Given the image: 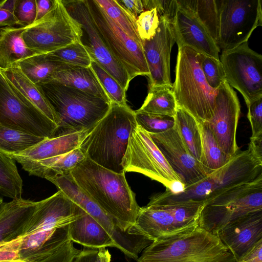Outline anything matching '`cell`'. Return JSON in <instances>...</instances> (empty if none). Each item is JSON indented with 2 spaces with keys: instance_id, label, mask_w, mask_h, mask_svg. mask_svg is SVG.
<instances>
[{
  "instance_id": "cell-4",
  "label": "cell",
  "mask_w": 262,
  "mask_h": 262,
  "mask_svg": "<svg viewBox=\"0 0 262 262\" xmlns=\"http://www.w3.org/2000/svg\"><path fill=\"white\" fill-rule=\"evenodd\" d=\"M137 125L135 111L127 104L111 103L106 115L89 133L80 147L86 157L118 173H125L122 160L130 133Z\"/></svg>"
},
{
  "instance_id": "cell-21",
  "label": "cell",
  "mask_w": 262,
  "mask_h": 262,
  "mask_svg": "<svg viewBox=\"0 0 262 262\" xmlns=\"http://www.w3.org/2000/svg\"><path fill=\"white\" fill-rule=\"evenodd\" d=\"M90 131L46 138L17 154H7L20 165L39 161L71 151L79 147Z\"/></svg>"
},
{
  "instance_id": "cell-16",
  "label": "cell",
  "mask_w": 262,
  "mask_h": 262,
  "mask_svg": "<svg viewBox=\"0 0 262 262\" xmlns=\"http://www.w3.org/2000/svg\"><path fill=\"white\" fill-rule=\"evenodd\" d=\"M149 135L180 179L183 189L194 184L213 172L191 155L176 125L165 132Z\"/></svg>"
},
{
  "instance_id": "cell-23",
  "label": "cell",
  "mask_w": 262,
  "mask_h": 262,
  "mask_svg": "<svg viewBox=\"0 0 262 262\" xmlns=\"http://www.w3.org/2000/svg\"><path fill=\"white\" fill-rule=\"evenodd\" d=\"M46 179L54 184L70 200L97 221L105 230L111 229L115 220L102 210L76 183L70 172Z\"/></svg>"
},
{
  "instance_id": "cell-2",
  "label": "cell",
  "mask_w": 262,
  "mask_h": 262,
  "mask_svg": "<svg viewBox=\"0 0 262 262\" xmlns=\"http://www.w3.org/2000/svg\"><path fill=\"white\" fill-rule=\"evenodd\" d=\"M37 84L54 115L57 126L54 137L91 131L111 107L110 101L58 82Z\"/></svg>"
},
{
  "instance_id": "cell-41",
  "label": "cell",
  "mask_w": 262,
  "mask_h": 262,
  "mask_svg": "<svg viewBox=\"0 0 262 262\" xmlns=\"http://www.w3.org/2000/svg\"><path fill=\"white\" fill-rule=\"evenodd\" d=\"M159 23V16L155 8L142 12L136 21L137 33L141 40L152 39L156 33Z\"/></svg>"
},
{
  "instance_id": "cell-34",
  "label": "cell",
  "mask_w": 262,
  "mask_h": 262,
  "mask_svg": "<svg viewBox=\"0 0 262 262\" xmlns=\"http://www.w3.org/2000/svg\"><path fill=\"white\" fill-rule=\"evenodd\" d=\"M202 139L203 164L212 171L226 165L231 158L219 146L208 122H200Z\"/></svg>"
},
{
  "instance_id": "cell-22",
  "label": "cell",
  "mask_w": 262,
  "mask_h": 262,
  "mask_svg": "<svg viewBox=\"0 0 262 262\" xmlns=\"http://www.w3.org/2000/svg\"><path fill=\"white\" fill-rule=\"evenodd\" d=\"M39 201L22 198L0 206V244L20 236L36 210Z\"/></svg>"
},
{
  "instance_id": "cell-53",
  "label": "cell",
  "mask_w": 262,
  "mask_h": 262,
  "mask_svg": "<svg viewBox=\"0 0 262 262\" xmlns=\"http://www.w3.org/2000/svg\"><path fill=\"white\" fill-rule=\"evenodd\" d=\"M16 0L0 1V9L7 10L13 13Z\"/></svg>"
},
{
  "instance_id": "cell-13",
  "label": "cell",
  "mask_w": 262,
  "mask_h": 262,
  "mask_svg": "<svg viewBox=\"0 0 262 262\" xmlns=\"http://www.w3.org/2000/svg\"><path fill=\"white\" fill-rule=\"evenodd\" d=\"M262 26L261 0H220L219 30L216 45L222 51L248 42Z\"/></svg>"
},
{
  "instance_id": "cell-49",
  "label": "cell",
  "mask_w": 262,
  "mask_h": 262,
  "mask_svg": "<svg viewBox=\"0 0 262 262\" xmlns=\"http://www.w3.org/2000/svg\"><path fill=\"white\" fill-rule=\"evenodd\" d=\"M98 252V249L84 247L73 262H95Z\"/></svg>"
},
{
  "instance_id": "cell-48",
  "label": "cell",
  "mask_w": 262,
  "mask_h": 262,
  "mask_svg": "<svg viewBox=\"0 0 262 262\" xmlns=\"http://www.w3.org/2000/svg\"><path fill=\"white\" fill-rule=\"evenodd\" d=\"M248 150L258 162L262 163V135L251 137Z\"/></svg>"
},
{
  "instance_id": "cell-43",
  "label": "cell",
  "mask_w": 262,
  "mask_h": 262,
  "mask_svg": "<svg viewBox=\"0 0 262 262\" xmlns=\"http://www.w3.org/2000/svg\"><path fill=\"white\" fill-rule=\"evenodd\" d=\"M144 10L155 8L159 18H163L171 24L178 8L177 0H142Z\"/></svg>"
},
{
  "instance_id": "cell-50",
  "label": "cell",
  "mask_w": 262,
  "mask_h": 262,
  "mask_svg": "<svg viewBox=\"0 0 262 262\" xmlns=\"http://www.w3.org/2000/svg\"><path fill=\"white\" fill-rule=\"evenodd\" d=\"M36 16L35 21L43 17L51 9L54 0H35Z\"/></svg>"
},
{
  "instance_id": "cell-27",
  "label": "cell",
  "mask_w": 262,
  "mask_h": 262,
  "mask_svg": "<svg viewBox=\"0 0 262 262\" xmlns=\"http://www.w3.org/2000/svg\"><path fill=\"white\" fill-rule=\"evenodd\" d=\"M49 81L58 82L111 102L90 67H78L57 72L51 77Z\"/></svg>"
},
{
  "instance_id": "cell-42",
  "label": "cell",
  "mask_w": 262,
  "mask_h": 262,
  "mask_svg": "<svg viewBox=\"0 0 262 262\" xmlns=\"http://www.w3.org/2000/svg\"><path fill=\"white\" fill-rule=\"evenodd\" d=\"M13 14L17 25L27 27L35 21L36 7L35 0H16Z\"/></svg>"
},
{
  "instance_id": "cell-9",
  "label": "cell",
  "mask_w": 262,
  "mask_h": 262,
  "mask_svg": "<svg viewBox=\"0 0 262 262\" xmlns=\"http://www.w3.org/2000/svg\"><path fill=\"white\" fill-rule=\"evenodd\" d=\"M0 125L44 139L54 137L57 128L1 70Z\"/></svg>"
},
{
  "instance_id": "cell-45",
  "label": "cell",
  "mask_w": 262,
  "mask_h": 262,
  "mask_svg": "<svg viewBox=\"0 0 262 262\" xmlns=\"http://www.w3.org/2000/svg\"><path fill=\"white\" fill-rule=\"evenodd\" d=\"M80 251L74 246L73 242L69 241L56 252L51 262H73Z\"/></svg>"
},
{
  "instance_id": "cell-19",
  "label": "cell",
  "mask_w": 262,
  "mask_h": 262,
  "mask_svg": "<svg viewBox=\"0 0 262 262\" xmlns=\"http://www.w3.org/2000/svg\"><path fill=\"white\" fill-rule=\"evenodd\" d=\"M171 25L178 48L188 47L200 54L220 59V50L216 42L189 10L178 5Z\"/></svg>"
},
{
  "instance_id": "cell-52",
  "label": "cell",
  "mask_w": 262,
  "mask_h": 262,
  "mask_svg": "<svg viewBox=\"0 0 262 262\" xmlns=\"http://www.w3.org/2000/svg\"><path fill=\"white\" fill-rule=\"evenodd\" d=\"M111 255L105 247L98 248L95 262H111Z\"/></svg>"
},
{
  "instance_id": "cell-6",
  "label": "cell",
  "mask_w": 262,
  "mask_h": 262,
  "mask_svg": "<svg viewBox=\"0 0 262 262\" xmlns=\"http://www.w3.org/2000/svg\"><path fill=\"white\" fill-rule=\"evenodd\" d=\"M201 54L179 48L172 91L178 107L191 114L199 122L209 121L214 114L218 90L207 83L201 67Z\"/></svg>"
},
{
  "instance_id": "cell-40",
  "label": "cell",
  "mask_w": 262,
  "mask_h": 262,
  "mask_svg": "<svg viewBox=\"0 0 262 262\" xmlns=\"http://www.w3.org/2000/svg\"><path fill=\"white\" fill-rule=\"evenodd\" d=\"M201 67L207 83L211 88L218 90L226 81L220 59L201 54Z\"/></svg>"
},
{
  "instance_id": "cell-39",
  "label": "cell",
  "mask_w": 262,
  "mask_h": 262,
  "mask_svg": "<svg viewBox=\"0 0 262 262\" xmlns=\"http://www.w3.org/2000/svg\"><path fill=\"white\" fill-rule=\"evenodd\" d=\"M137 124L149 134H160L173 128L174 117L135 111Z\"/></svg>"
},
{
  "instance_id": "cell-29",
  "label": "cell",
  "mask_w": 262,
  "mask_h": 262,
  "mask_svg": "<svg viewBox=\"0 0 262 262\" xmlns=\"http://www.w3.org/2000/svg\"><path fill=\"white\" fill-rule=\"evenodd\" d=\"M0 70L25 97L55 123L54 113L38 84L31 81L18 67Z\"/></svg>"
},
{
  "instance_id": "cell-20",
  "label": "cell",
  "mask_w": 262,
  "mask_h": 262,
  "mask_svg": "<svg viewBox=\"0 0 262 262\" xmlns=\"http://www.w3.org/2000/svg\"><path fill=\"white\" fill-rule=\"evenodd\" d=\"M216 235L237 261L262 239V210L248 213L229 223Z\"/></svg>"
},
{
  "instance_id": "cell-17",
  "label": "cell",
  "mask_w": 262,
  "mask_h": 262,
  "mask_svg": "<svg viewBox=\"0 0 262 262\" xmlns=\"http://www.w3.org/2000/svg\"><path fill=\"white\" fill-rule=\"evenodd\" d=\"M240 113L236 93L225 81L218 89L214 114L208 122L219 146L230 158L239 151L236 134Z\"/></svg>"
},
{
  "instance_id": "cell-31",
  "label": "cell",
  "mask_w": 262,
  "mask_h": 262,
  "mask_svg": "<svg viewBox=\"0 0 262 262\" xmlns=\"http://www.w3.org/2000/svg\"><path fill=\"white\" fill-rule=\"evenodd\" d=\"M178 4L189 10L217 42L219 30L220 0H177Z\"/></svg>"
},
{
  "instance_id": "cell-51",
  "label": "cell",
  "mask_w": 262,
  "mask_h": 262,
  "mask_svg": "<svg viewBox=\"0 0 262 262\" xmlns=\"http://www.w3.org/2000/svg\"><path fill=\"white\" fill-rule=\"evenodd\" d=\"M17 25V21L13 13L0 9V27H12Z\"/></svg>"
},
{
  "instance_id": "cell-7",
  "label": "cell",
  "mask_w": 262,
  "mask_h": 262,
  "mask_svg": "<svg viewBox=\"0 0 262 262\" xmlns=\"http://www.w3.org/2000/svg\"><path fill=\"white\" fill-rule=\"evenodd\" d=\"M262 210V174L229 188L204 204L199 226L214 235L226 225L248 213Z\"/></svg>"
},
{
  "instance_id": "cell-5",
  "label": "cell",
  "mask_w": 262,
  "mask_h": 262,
  "mask_svg": "<svg viewBox=\"0 0 262 262\" xmlns=\"http://www.w3.org/2000/svg\"><path fill=\"white\" fill-rule=\"evenodd\" d=\"M137 262H236L216 235L199 226L154 241Z\"/></svg>"
},
{
  "instance_id": "cell-28",
  "label": "cell",
  "mask_w": 262,
  "mask_h": 262,
  "mask_svg": "<svg viewBox=\"0 0 262 262\" xmlns=\"http://www.w3.org/2000/svg\"><path fill=\"white\" fill-rule=\"evenodd\" d=\"M16 67L35 84L48 82L51 77L57 72L78 67L55 60L49 53L28 57L20 61Z\"/></svg>"
},
{
  "instance_id": "cell-47",
  "label": "cell",
  "mask_w": 262,
  "mask_h": 262,
  "mask_svg": "<svg viewBox=\"0 0 262 262\" xmlns=\"http://www.w3.org/2000/svg\"><path fill=\"white\" fill-rule=\"evenodd\" d=\"M128 13L136 19L144 10L141 0H116Z\"/></svg>"
},
{
  "instance_id": "cell-46",
  "label": "cell",
  "mask_w": 262,
  "mask_h": 262,
  "mask_svg": "<svg viewBox=\"0 0 262 262\" xmlns=\"http://www.w3.org/2000/svg\"><path fill=\"white\" fill-rule=\"evenodd\" d=\"M236 262H262V239L253 245Z\"/></svg>"
},
{
  "instance_id": "cell-35",
  "label": "cell",
  "mask_w": 262,
  "mask_h": 262,
  "mask_svg": "<svg viewBox=\"0 0 262 262\" xmlns=\"http://www.w3.org/2000/svg\"><path fill=\"white\" fill-rule=\"evenodd\" d=\"M45 139L26 133L0 125V151L17 154Z\"/></svg>"
},
{
  "instance_id": "cell-25",
  "label": "cell",
  "mask_w": 262,
  "mask_h": 262,
  "mask_svg": "<svg viewBox=\"0 0 262 262\" xmlns=\"http://www.w3.org/2000/svg\"><path fill=\"white\" fill-rule=\"evenodd\" d=\"M26 27L0 28V69L16 67L21 60L39 54L27 47L22 37Z\"/></svg>"
},
{
  "instance_id": "cell-44",
  "label": "cell",
  "mask_w": 262,
  "mask_h": 262,
  "mask_svg": "<svg viewBox=\"0 0 262 262\" xmlns=\"http://www.w3.org/2000/svg\"><path fill=\"white\" fill-rule=\"evenodd\" d=\"M247 105V118L252 129L251 137L262 135V97L251 102Z\"/></svg>"
},
{
  "instance_id": "cell-54",
  "label": "cell",
  "mask_w": 262,
  "mask_h": 262,
  "mask_svg": "<svg viewBox=\"0 0 262 262\" xmlns=\"http://www.w3.org/2000/svg\"><path fill=\"white\" fill-rule=\"evenodd\" d=\"M3 203V199L0 195V206L2 205V204Z\"/></svg>"
},
{
  "instance_id": "cell-15",
  "label": "cell",
  "mask_w": 262,
  "mask_h": 262,
  "mask_svg": "<svg viewBox=\"0 0 262 262\" xmlns=\"http://www.w3.org/2000/svg\"><path fill=\"white\" fill-rule=\"evenodd\" d=\"M70 15L81 25L88 41L84 45L92 60L113 76L126 92L131 79L122 65L114 57L100 37L86 0L62 1Z\"/></svg>"
},
{
  "instance_id": "cell-30",
  "label": "cell",
  "mask_w": 262,
  "mask_h": 262,
  "mask_svg": "<svg viewBox=\"0 0 262 262\" xmlns=\"http://www.w3.org/2000/svg\"><path fill=\"white\" fill-rule=\"evenodd\" d=\"M174 119L175 125L189 151L195 159L203 164L202 139L200 122L189 113L180 107L177 108Z\"/></svg>"
},
{
  "instance_id": "cell-1",
  "label": "cell",
  "mask_w": 262,
  "mask_h": 262,
  "mask_svg": "<svg viewBox=\"0 0 262 262\" xmlns=\"http://www.w3.org/2000/svg\"><path fill=\"white\" fill-rule=\"evenodd\" d=\"M70 172L79 186L124 230L140 231L134 225L140 207L125 173L106 169L88 157Z\"/></svg>"
},
{
  "instance_id": "cell-24",
  "label": "cell",
  "mask_w": 262,
  "mask_h": 262,
  "mask_svg": "<svg viewBox=\"0 0 262 262\" xmlns=\"http://www.w3.org/2000/svg\"><path fill=\"white\" fill-rule=\"evenodd\" d=\"M69 237L72 242L85 247H115L111 236L104 228L85 211L68 225Z\"/></svg>"
},
{
  "instance_id": "cell-8",
  "label": "cell",
  "mask_w": 262,
  "mask_h": 262,
  "mask_svg": "<svg viewBox=\"0 0 262 262\" xmlns=\"http://www.w3.org/2000/svg\"><path fill=\"white\" fill-rule=\"evenodd\" d=\"M81 24L69 13L61 0H54L50 11L26 27L22 37L27 47L39 54L49 53L82 41Z\"/></svg>"
},
{
  "instance_id": "cell-3",
  "label": "cell",
  "mask_w": 262,
  "mask_h": 262,
  "mask_svg": "<svg viewBox=\"0 0 262 262\" xmlns=\"http://www.w3.org/2000/svg\"><path fill=\"white\" fill-rule=\"evenodd\" d=\"M262 174V163L247 150L238 151L222 167L180 191L168 189L152 195L147 205H166L188 202L203 204L232 187L253 181Z\"/></svg>"
},
{
  "instance_id": "cell-33",
  "label": "cell",
  "mask_w": 262,
  "mask_h": 262,
  "mask_svg": "<svg viewBox=\"0 0 262 262\" xmlns=\"http://www.w3.org/2000/svg\"><path fill=\"white\" fill-rule=\"evenodd\" d=\"M23 180L15 161L0 151V194L13 199L21 198Z\"/></svg>"
},
{
  "instance_id": "cell-10",
  "label": "cell",
  "mask_w": 262,
  "mask_h": 262,
  "mask_svg": "<svg viewBox=\"0 0 262 262\" xmlns=\"http://www.w3.org/2000/svg\"><path fill=\"white\" fill-rule=\"evenodd\" d=\"M204 204L194 202L140 207L134 226L153 241L199 226Z\"/></svg>"
},
{
  "instance_id": "cell-12",
  "label": "cell",
  "mask_w": 262,
  "mask_h": 262,
  "mask_svg": "<svg viewBox=\"0 0 262 262\" xmlns=\"http://www.w3.org/2000/svg\"><path fill=\"white\" fill-rule=\"evenodd\" d=\"M93 23L105 45L125 68L130 79L149 76L142 43L131 38L105 13L96 0H86Z\"/></svg>"
},
{
  "instance_id": "cell-37",
  "label": "cell",
  "mask_w": 262,
  "mask_h": 262,
  "mask_svg": "<svg viewBox=\"0 0 262 262\" xmlns=\"http://www.w3.org/2000/svg\"><path fill=\"white\" fill-rule=\"evenodd\" d=\"M49 54L55 60L76 67H90L92 60L82 41L71 43Z\"/></svg>"
},
{
  "instance_id": "cell-38",
  "label": "cell",
  "mask_w": 262,
  "mask_h": 262,
  "mask_svg": "<svg viewBox=\"0 0 262 262\" xmlns=\"http://www.w3.org/2000/svg\"><path fill=\"white\" fill-rule=\"evenodd\" d=\"M90 67L111 103L121 105H126V91L119 82L95 61L92 60Z\"/></svg>"
},
{
  "instance_id": "cell-36",
  "label": "cell",
  "mask_w": 262,
  "mask_h": 262,
  "mask_svg": "<svg viewBox=\"0 0 262 262\" xmlns=\"http://www.w3.org/2000/svg\"><path fill=\"white\" fill-rule=\"evenodd\" d=\"M106 14L131 38L142 43L136 26V19L128 13L116 0H96Z\"/></svg>"
},
{
  "instance_id": "cell-32",
  "label": "cell",
  "mask_w": 262,
  "mask_h": 262,
  "mask_svg": "<svg viewBox=\"0 0 262 262\" xmlns=\"http://www.w3.org/2000/svg\"><path fill=\"white\" fill-rule=\"evenodd\" d=\"M178 106L171 88L166 86L149 88L138 112L174 117Z\"/></svg>"
},
{
  "instance_id": "cell-26",
  "label": "cell",
  "mask_w": 262,
  "mask_h": 262,
  "mask_svg": "<svg viewBox=\"0 0 262 262\" xmlns=\"http://www.w3.org/2000/svg\"><path fill=\"white\" fill-rule=\"evenodd\" d=\"M86 158L85 153L79 147L60 155L21 165L29 175L46 179L70 172Z\"/></svg>"
},
{
  "instance_id": "cell-18",
  "label": "cell",
  "mask_w": 262,
  "mask_h": 262,
  "mask_svg": "<svg viewBox=\"0 0 262 262\" xmlns=\"http://www.w3.org/2000/svg\"><path fill=\"white\" fill-rule=\"evenodd\" d=\"M154 37L141 41L142 46L149 71V88L166 86L172 89L170 72V58L175 42L171 24L163 18Z\"/></svg>"
},
{
  "instance_id": "cell-11",
  "label": "cell",
  "mask_w": 262,
  "mask_h": 262,
  "mask_svg": "<svg viewBox=\"0 0 262 262\" xmlns=\"http://www.w3.org/2000/svg\"><path fill=\"white\" fill-rule=\"evenodd\" d=\"M121 164L125 172L141 173L162 183L172 192L176 191V185H182L149 134L137 124L130 133Z\"/></svg>"
},
{
  "instance_id": "cell-14",
  "label": "cell",
  "mask_w": 262,
  "mask_h": 262,
  "mask_svg": "<svg viewBox=\"0 0 262 262\" xmlns=\"http://www.w3.org/2000/svg\"><path fill=\"white\" fill-rule=\"evenodd\" d=\"M220 61L226 81L240 92L247 105L262 97V56L248 42L222 51Z\"/></svg>"
}]
</instances>
